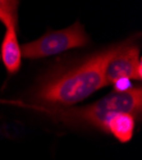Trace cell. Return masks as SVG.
Wrapping results in <instances>:
<instances>
[{"label": "cell", "mask_w": 142, "mask_h": 160, "mask_svg": "<svg viewBox=\"0 0 142 160\" xmlns=\"http://www.w3.org/2000/svg\"><path fill=\"white\" fill-rule=\"evenodd\" d=\"M123 44L91 55L72 68L50 76L38 87L36 99L54 108H68L105 86V69Z\"/></svg>", "instance_id": "6da1fadb"}, {"label": "cell", "mask_w": 142, "mask_h": 160, "mask_svg": "<svg viewBox=\"0 0 142 160\" xmlns=\"http://www.w3.org/2000/svg\"><path fill=\"white\" fill-rule=\"evenodd\" d=\"M142 109V88L132 87L125 92H110L94 104L83 108H54L45 109L54 119L66 124H86L106 131L109 119L118 113H128L135 117L141 115Z\"/></svg>", "instance_id": "7a4b0ae2"}, {"label": "cell", "mask_w": 142, "mask_h": 160, "mask_svg": "<svg viewBox=\"0 0 142 160\" xmlns=\"http://www.w3.org/2000/svg\"><path fill=\"white\" fill-rule=\"evenodd\" d=\"M87 42L88 37L85 32L83 26L80 22H76L68 28L47 32L32 42L22 45L21 51L22 58L40 59L60 54L71 49L82 48L87 45Z\"/></svg>", "instance_id": "3957f363"}, {"label": "cell", "mask_w": 142, "mask_h": 160, "mask_svg": "<svg viewBox=\"0 0 142 160\" xmlns=\"http://www.w3.org/2000/svg\"><path fill=\"white\" fill-rule=\"evenodd\" d=\"M142 62L140 58V49L135 44H123L106 65L105 86L113 85L119 78H130L131 81L141 79Z\"/></svg>", "instance_id": "277c9868"}, {"label": "cell", "mask_w": 142, "mask_h": 160, "mask_svg": "<svg viewBox=\"0 0 142 160\" xmlns=\"http://www.w3.org/2000/svg\"><path fill=\"white\" fill-rule=\"evenodd\" d=\"M0 59L9 74L19 71L22 64V51L17 37V28H7L0 46Z\"/></svg>", "instance_id": "5b68a950"}, {"label": "cell", "mask_w": 142, "mask_h": 160, "mask_svg": "<svg viewBox=\"0 0 142 160\" xmlns=\"http://www.w3.org/2000/svg\"><path fill=\"white\" fill-rule=\"evenodd\" d=\"M136 117L128 113H118L113 115L106 126V132L111 135L120 142H128L135 132Z\"/></svg>", "instance_id": "8992f818"}, {"label": "cell", "mask_w": 142, "mask_h": 160, "mask_svg": "<svg viewBox=\"0 0 142 160\" xmlns=\"http://www.w3.org/2000/svg\"><path fill=\"white\" fill-rule=\"evenodd\" d=\"M18 2L0 0V22L5 28H17L18 23Z\"/></svg>", "instance_id": "52a82bcc"}, {"label": "cell", "mask_w": 142, "mask_h": 160, "mask_svg": "<svg viewBox=\"0 0 142 160\" xmlns=\"http://www.w3.org/2000/svg\"><path fill=\"white\" fill-rule=\"evenodd\" d=\"M114 91L115 92H125L128 90H131L133 86H132V81L130 78H119L117 79L114 83Z\"/></svg>", "instance_id": "ba28073f"}]
</instances>
